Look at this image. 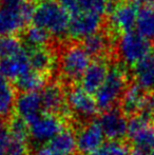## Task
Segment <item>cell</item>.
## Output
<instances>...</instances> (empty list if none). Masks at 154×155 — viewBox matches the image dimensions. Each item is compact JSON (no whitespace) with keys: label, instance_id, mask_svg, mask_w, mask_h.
Segmentation results:
<instances>
[{"label":"cell","instance_id":"4316f807","mask_svg":"<svg viewBox=\"0 0 154 155\" xmlns=\"http://www.w3.org/2000/svg\"><path fill=\"white\" fill-rule=\"evenodd\" d=\"M91 155H131V151L120 140H109Z\"/></svg>","mask_w":154,"mask_h":155},{"label":"cell","instance_id":"7a4b0ae2","mask_svg":"<svg viewBox=\"0 0 154 155\" xmlns=\"http://www.w3.org/2000/svg\"><path fill=\"white\" fill-rule=\"evenodd\" d=\"M35 8L33 0H0V37L16 36L25 31Z\"/></svg>","mask_w":154,"mask_h":155},{"label":"cell","instance_id":"484cf974","mask_svg":"<svg viewBox=\"0 0 154 155\" xmlns=\"http://www.w3.org/2000/svg\"><path fill=\"white\" fill-rule=\"evenodd\" d=\"M22 50V41L17 36L0 37V60L12 57Z\"/></svg>","mask_w":154,"mask_h":155},{"label":"cell","instance_id":"9c48e42d","mask_svg":"<svg viewBox=\"0 0 154 155\" xmlns=\"http://www.w3.org/2000/svg\"><path fill=\"white\" fill-rule=\"evenodd\" d=\"M139 4L135 0H128L123 3L117 4L110 12L109 25L111 29L121 34L133 31L136 25Z\"/></svg>","mask_w":154,"mask_h":155},{"label":"cell","instance_id":"7402d4cb","mask_svg":"<svg viewBox=\"0 0 154 155\" xmlns=\"http://www.w3.org/2000/svg\"><path fill=\"white\" fill-rule=\"evenodd\" d=\"M50 148L64 155H72L77 150L76 134L71 129L64 128L48 143Z\"/></svg>","mask_w":154,"mask_h":155},{"label":"cell","instance_id":"cb8c5ba5","mask_svg":"<svg viewBox=\"0 0 154 155\" xmlns=\"http://www.w3.org/2000/svg\"><path fill=\"white\" fill-rule=\"evenodd\" d=\"M14 84L0 75V117H8L15 107Z\"/></svg>","mask_w":154,"mask_h":155},{"label":"cell","instance_id":"f1b7e54d","mask_svg":"<svg viewBox=\"0 0 154 155\" xmlns=\"http://www.w3.org/2000/svg\"><path fill=\"white\" fill-rule=\"evenodd\" d=\"M11 139L12 135H11L10 126L0 121V155H8Z\"/></svg>","mask_w":154,"mask_h":155},{"label":"cell","instance_id":"9a60e30c","mask_svg":"<svg viewBox=\"0 0 154 155\" xmlns=\"http://www.w3.org/2000/svg\"><path fill=\"white\" fill-rule=\"evenodd\" d=\"M109 69L110 65H108L107 60L103 58L93 60L80 79V87L86 92L94 96L105 82Z\"/></svg>","mask_w":154,"mask_h":155},{"label":"cell","instance_id":"8992f818","mask_svg":"<svg viewBox=\"0 0 154 155\" xmlns=\"http://www.w3.org/2000/svg\"><path fill=\"white\" fill-rule=\"evenodd\" d=\"M128 136L133 155H150L154 151V124L140 115L131 117L128 124Z\"/></svg>","mask_w":154,"mask_h":155},{"label":"cell","instance_id":"5bb4252c","mask_svg":"<svg viewBox=\"0 0 154 155\" xmlns=\"http://www.w3.org/2000/svg\"><path fill=\"white\" fill-rule=\"evenodd\" d=\"M40 95L44 113L64 116L62 114L69 110L67 106V94L59 82H50L45 84L41 89Z\"/></svg>","mask_w":154,"mask_h":155},{"label":"cell","instance_id":"5b68a950","mask_svg":"<svg viewBox=\"0 0 154 155\" xmlns=\"http://www.w3.org/2000/svg\"><path fill=\"white\" fill-rule=\"evenodd\" d=\"M152 51L153 43L135 31L121 34L115 45L116 55L128 67H134Z\"/></svg>","mask_w":154,"mask_h":155},{"label":"cell","instance_id":"d4e9b609","mask_svg":"<svg viewBox=\"0 0 154 155\" xmlns=\"http://www.w3.org/2000/svg\"><path fill=\"white\" fill-rule=\"evenodd\" d=\"M47 77L35 71H30L20 78L14 81V88L19 90L21 93L25 92H35L41 90L45 86Z\"/></svg>","mask_w":154,"mask_h":155},{"label":"cell","instance_id":"8fae6325","mask_svg":"<svg viewBox=\"0 0 154 155\" xmlns=\"http://www.w3.org/2000/svg\"><path fill=\"white\" fill-rule=\"evenodd\" d=\"M105 136L110 140H120L128 135V124L126 115L120 109H110L99 116L97 119Z\"/></svg>","mask_w":154,"mask_h":155},{"label":"cell","instance_id":"6da1fadb","mask_svg":"<svg viewBox=\"0 0 154 155\" xmlns=\"http://www.w3.org/2000/svg\"><path fill=\"white\" fill-rule=\"evenodd\" d=\"M71 16L58 0H41L36 4L32 22L53 38L61 39L69 32Z\"/></svg>","mask_w":154,"mask_h":155},{"label":"cell","instance_id":"83f0119b","mask_svg":"<svg viewBox=\"0 0 154 155\" xmlns=\"http://www.w3.org/2000/svg\"><path fill=\"white\" fill-rule=\"evenodd\" d=\"M80 10L84 12H93L103 15L109 10V0H76Z\"/></svg>","mask_w":154,"mask_h":155},{"label":"cell","instance_id":"ffe728a7","mask_svg":"<svg viewBox=\"0 0 154 155\" xmlns=\"http://www.w3.org/2000/svg\"><path fill=\"white\" fill-rule=\"evenodd\" d=\"M135 84L146 92H154V50L133 67Z\"/></svg>","mask_w":154,"mask_h":155},{"label":"cell","instance_id":"d6986e66","mask_svg":"<svg viewBox=\"0 0 154 155\" xmlns=\"http://www.w3.org/2000/svg\"><path fill=\"white\" fill-rule=\"evenodd\" d=\"M146 97L147 92L137 84H130L120 100V110L126 116H135L142 111Z\"/></svg>","mask_w":154,"mask_h":155},{"label":"cell","instance_id":"ba28073f","mask_svg":"<svg viewBox=\"0 0 154 155\" xmlns=\"http://www.w3.org/2000/svg\"><path fill=\"white\" fill-rule=\"evenodd\" d=\"M67 106L73 115L84 120L93 118L99 111L94 96L77 86L72 87L67 93Z\"/></svg>","mask_w":154,"mask_h":155},{"label":"cell","instance_id":"ac0fdd59","mask_svg":"<svg viewBox=\"0 0 154 155\" xmlns=\"http://www.w3.org/2000/svg\"><path fill=\"white\" fill-rule=\"evenodd\" d=\"M30 71H32V68L25 48L16 55L0 60V75L8 80L16 81Z\"/></svg>","mask_w":154,"mask_h":155},{"label":"cell","instance_id":"2e32d148","mask_svg":"<svg viewBox=\"0 0 154 155\" xmlns=\"http://www.w3.org/2000/svg\"><path fill=\"white\" fill-rule=\"evenodd\" d=\"M112 40V32L110 30L100 29L94 34L80 40V45L91 57L105 59L106 56L110 55L113 49Z\"/></svg>","mask_w":154,"mask_h":155},{"label":"cell","instance_id":"44dd1931","mask_svg":"<svg viewBox=\"0 0 154 155\" xmlns=\"http://www.w3.org/2000/svg\"><path fill=\"white\" fill-rule=\"evenodd\" d=\"M135 28L138 34L154 43V5L139 6Z\"/></svg>","mask_w":154,"mask_h":155},{"label":"cell","instance_id":"e0dca14e","mask_svg":"<svg viewBox=\"0 0 154 155\" xmlns=\"http://www.w3.org/2000/svg\"><path fill=\"white\" fill-rule=\"evenodd\" d=\"M29 56L30 64L33 71L41 75L50 76L55 68L57 60L51 47L41 48H25Z\"/></svg>","mask_w":154,"mask_h":155},{"label":"cell","instance_id":"1f68e13d","mask_svg":"<svg viewBox=\"0 0 154 155\" xmlns=\"http://www.w3.org/2000/svg\"><path fill=\"white\" fill-rule=\"evenodd\" d=\"M112 1H113L114 3H117V4H119V3H123V2H126V1H128V0H112Z\"/></svg>","mask_w":154,"mask_h":155},{"label":"cell","instance_id":"52a82bcc","mask_svg":"<svg viewBox=\"0 0 154 155\" xmlns=\"http://www.w3.org/2000/svg\"><path fill=\"white\" fill-rule=\"evenodd\" d=\"M61 115L43 113L36 120L29 124V134L37 143H49L66 128Z\"/></svg>","mask_w":154,"mask_h":155},{"label":"cell","instance_id":"4fadbf2b","mask_svg":"<svg viewBox=\"0 0 154 155\" xmlns=\"http://www.w3.org/2000/svg\"><path fill=\"white\" fill-rule=\"evenodd\" d=\"M14 109L16 116L25 120L29 126L44 113L40 91L20 93L16 97Z\"/></svg>","mask_w":154,"mask_h":155},{"label":"cell","instance_id":"f546056e","mask_svg":"<svg viewBox=\"0 0 154 155\" xmlns=\"http://www.w3.org/2000/svg\"><path fill=\"white\" fill-rule=\"evenodd\" d=\"M8 155H29L28 140L12 136Z\"/></svg>","mask_w":154,"mask_h":155},{"label":"cell","instance_id":"603a6c76","mask_svg":"<svg viewBox=\"0 0 154 155\" xmlns=\"http://www.w3.org/2000/svg\"><path fill=\"white\" fill-rule=\"evenodd\" d=\"M52 40L53 37L51 34L35 25L27 28L21 35V41L25 43V48L51 47Z\"/></svg>","mask_w":154,"mask_h":155},{"label":"cell","instance_id":"30bf717a","mask_svg":"<svg viewBox=\"0 0 154 155\" xmlns=\"http://www.w3.org/2000/svg\"><path fill=\"white\" fill-rule=\"evenodd\" d=\"M103 28V15L93 12H81L71 16L68 34L73 39L82 40Z\"/></svg>","mask_w":154,"mask_h":155},{"label":"cell","instance_id":"277c9868","mask_svg":"<svg viewBox=\"0 0 154 155\" xmlns=\"http://www.w3.org/2000/svg\"><path fill=\"white\" fill-rule=\"evenodd\" d=\"M91 56L87 53L80 43H69L62 48L59 60V72L61 78L67 84L80 81L82 75L89 68Z\"/></svg>","mask_w":154,"mask_h":155},{"label":"cell","instance_id":"3957f363","mask_svg":"<svg viewBox=\"0 0 154 155\" xmlns=\"http://www.w3.org/2000/svg\"><path fill=\"white\" fill-rule=\"evenodd\" d=\"M128 81V74L123 67L120 64L110 65L105 82L94 95L99 110L105 112L115 108L129 87Z\"/></svg>","mask_w":154,"mask_h":155},{"label":"cell","instance_id":"d6a6232c","mask_svg":"<svg viewBox=\"0 0 154 155\" xmlns=\"http://www.w3.org/2000/svg\"><path fill=\"white\" fill-rule=\"evenodd\" d=\"M150 155H154V151H153V152H152V153H151Z\"/></svg>","mask_w":154,"mask_h":155},{"label":"cell","instance_id":"7c38bea8","mask_svg":"<svg viewBox=\"0 0 154 155\" xmlns=\"http://www.w3.org/2000/svg\"><path fill=\"white\" fill-rule=\"evenodd\" d=\"M105 134L97 120L89 121L78 130L76 134L77 151L91 155L105 143Z\"/></svg>","mask_w":154,"mask_h":155},{"label":"cell","instance_id":"4dcf8cb0","mask_svg":"<svg viewBox=\"0 0 154 155\" xmlns=\"http://www.w3.org/2000/svg\"><path fill=\"white\" fill-rule=\"evenodd\" d=\"M34 155H64V154H61L59 152L55 151L52 148H50L49 146H42V147H40L34 153Z\"/></svg>","mask_w":154,"mask_h":155}]
</instances>
